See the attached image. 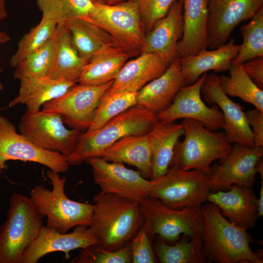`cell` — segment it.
I'll return each mask as SVG.
<instances>
[{"instance_id":"cell-37","label":"cell","mask_w":263,"mask_h":263,"mask_svg":"<svg viewBox=\"0 0 263 263\" xmlns=\"http://www.w3.org/2000/svg\"><path fill=\"white\" fill-rule=\"evenodd\" d=\"M55 35L43 46L27 56L17 65L13 75L14 78L20 80L27 78L47 76L54 56Z\"/></svg>"},{"instance_id":"cell-26","label":"cell","mask_w":263,"mask_h":263,"mask_svg":"<svg viewBox=\"0 0 263 263\" xmlns=\"http://www.w3.org/2000/svg\"><path fill=\"white\" fill-rule=\"evenodd\" d=\"M75 84L74 82L47 76L21 79L19 94L9 103L8 107L23 104L27 112H38L45 103L64 94Z\"/></svg>"},{"instance_id":"cell-39","label":"cell","mask_w":263,"mask_h":263,"mask_svg":"<svg viewBox=\"0 0 263 263\" xmlns=\"http://www.w3.org/2000/svg\"><path fill=\"white\" fill-rule=\"evenodd\" d=\"M136 5L145 31L148 32L165 17L176 0H131Z\"/></svg>"},{"instance_id":"cell-43","label":"cell","mask_w":263,"mask_h":263,"mask_svg":"<svg viewBox=\"0 0 263 263\" xmlns=\"http://www.w3.org/2000/svg\"><path fill=\"white\" fill-rule=\"evenodd\" d=\"M263 215V180H262V186L258 199V216L259 217Z\"/></svg>"},{"instance_id":"cell-12","label":"cell","mask_w":263,"mask_h":263,"mask_svg":"<svg viewBox=\"0 0 263 263\" xmlns=\"http://www.w3.org/2000/svg\"><path fill=\"white\" fill-rule=\"evenodd\" d=\"M263 147L234 144L230 151L211 166L207 184L210 192L228 190L233 185L252 188L256 166L263 158Z\"/></svg>"},{"instance_id":"cell-17","label":"cell","mask_w":263,"mask_h":263,"mask_svg":"<svg viewBox=\"0 0 263 263\" xmlns=\"http://www.w3.org/2000/svg\"><path fill=\"white\" fill-rule=\"evenodd\" d=\"M201 93L206 102L217 105L222 112L224 121L222 128L231 144L255 146L244 108L232 101L224 93L219 76L214 73L207 74L201 86Z\"/></svg>"},{"instance_id":"cell-20","label":"cell","mask_w":263,"mask_h":263,"mask_svg":"<svg viewBox=\"0 0 263 263\" xmlns=\"http://www.w3.org/2000/svg\"><path fill=\"white\" fill-rule=\"evenodd\" d=\"M170 62L157 53L143 52L135 58L125 63L107 92L137 93L162 75Z\"/></svg>"},{"instance_id":"cell-34","label":"cell","mask_w":263,"mask_h":263,"mask_svg":"<svg viewBox=\"0 0 263 263\" xmlns=\"http://www.w3.org/2000/svg\"><path fill=\"white\" fill-rule=\"evenodd\" d=\"M137 93L106 92L101 98L91 126L86 132L99 129L113 118L137 105Z\"/></svg>"},{"instance_id":"cell-22","label":"cell","mask_w":263,"mask_h":263,"mask_svg":"<svg viewBox=\"0 0 263 263\" xmlns=\"http://www.w3.org/2000/svg\"><path fill=\"white\" fill-rule=\"evenodd\" d=\"M183 5V34L177 44L181 58L207 49L208 0H179Z\"/></svg>"},{"instance_id":"cell-44","label":"cell","mask_w":263,"mask_h":263,"mask_svg":"<svg viewBox=\"0 0 263 263\" xmlns=\"http://www.w3.org/2000/svg\"><path fill=\"white\" fill-rule=\"evenodd\" d=\"M7 17L5 0H0V20H3Z\"/></svg>"},{"instance_id":"cell-25","label":"cell","mask_w":263,"mask_h":263,"mask_svg":"<svg viewBox=\"0 0 263 263\" xmlns=\"http://www.w3.org/2000/svg\"><path fill=\"white\" fill-rule=\"evenodd\" d=\"M99 157L108 162L133 166L144 178H151L152 156L148 134L123 137L104 150Z\"/></svg>"},{"instance_id":"cell-45","label":"cell","mask_w":263,"mask_h":263,"mask_svg":"<svg viewBox=\"0 0 263 263\" xmlns=\"http://www.w3.org/2000/svg\"><path fill=\"white\" fill-rule=\"evenodd\" d=\"M256 171L257 173H260L262 180H263V158H261L257 163L256 166Z\"/></svg>"},{"instance_id":"cell-23","label":"cell","mask_w":263,"mask_h":263,"mask_svg":"<svg viewBox=\"0 0 263 263\" xmlns=\"http://www.w3.org/2000/svg\"><path fill=\"white\" fill-rule=\"evenodd\" d=\"M178 56L160 76L151 80L137 92V104L157 114L168 108L178 92L186 85Z\"/></svg>"},{"instance_id":"cell-30","label":"cell","mask_w":263,"mask_h":263,"mask_svg":"<svg viewBox=\"0 0 263 263\" xmlns=\"http://www.w3.org/2000/svg\"><path fill=\"white\" fill-rule=\"evenodd\" d=\"M64 25L70 31L75 48L88 61L103 48L117 45L107 32L87 19H75Z\"/></svg>"},{"instance_id":"cell-35","label":"cell","mask_w":263,"mask_h":263,"mask_svg":"<svg viewBox=\"0 0 263 263\" xmlns=\"http://www.w3.org/2000/svg\"><path fill=\"white\" fill-rule=\"evenodd\" d=\"M57 24L51 20L41 18L39 22L20 39L15 53L10 60V65L15 68L27 56L43 46L56 34Z\"/></svg>"},{"instance_id":"cell-29","label":"cell","mask_w":263,"mask_h":263,"mask_svg":"<svg viewBox=\"0 0 263 263\" xmlns=\"http://www.w3.org/2000/svg\"><path fill=\"white\" fill-rule=\"evenodd\" d=\"M130 56L126 50L117 45L103 48L85 65L78 82L97 86L114 80Z\"/></svg>"},{"instance_id":"cell-24","label":"cell","mask_w":263,"mask_h":263,"mask_svg":"<svg viewBox=\"0 0 263 263\" xmlns=\"http://www.w3.org/2000/svg\"><path fill=\"white\" fill-rule=\"evenodd\" d=\"M240 46L232 38L216 49H205L196 55L180 57L181 74L186 85L194 83L207 71L219 73L229 70Z\"/></svg>"},{"instance_id":"cell-21","label":"cell","mask_w":263,"mask_h":263,"mask_svg":"<svg viewBox=\"0 0 263 263\" xmlns=\"http://www.w3.org/2000/svg\"><path fill=\"white\" fill-rule=\"evenodd\" d=\"M183 5L179 0L158 19L146 35L143 52L157 53L171 62L178 55L177 47L183 34Z\"/></svg>"},{"instance_id":"cell-16","label":"cell","mask_w":263,"mask_h":263,"mask_svg":"<svg viewBox=\"0 0 263 263\" xmlns=\"http://www.w3.org/2000/svg\"><path fill=\"white\" fill-rule=\"evenodd\" d=\"M263 7V0H208V47L225 44L238 24L251 19Z\"/></svg>"},{"instance_id":"cell-32","label":"cell","mask_w":263,"mask_h":263,"mask_svg":"<svg viewBox=\"0 0 263 263\" xmlns=\"http://www.w3.org/2000/svg\"><path fill=\"white\" fill-rule=\"evenodd\" d=\"M156 252L162 263H204L207 262L202 248L201 235L183 238L173 245L162 239L157 243Z\"/></svg>"},{"instance_id":"cell-33","label":"cell","mask_w":263,"mask_h":263,"mask_svg":"<svg viewBox=\"0 0 263 263\" xmlns=\"http://www.w3.org/2000/svg\"><path fill=\"white\" fill-rule=\"evenodd\" d=\"M42 18L65 25L77 19H87L93 6L92 0H37Z\"/></svg>"},{"instance_id":"cell-31","label":"cell","mask_w":263,"mask_h":263,"mask_svg":"<svg viewBox=\"0 0 263 263\" xmlns=\"http://www.w3.org/2000/svg\"><path fill=\"white\" fill-rule=\"evenodd\" d=\"M229 75H221V88L228 96L238 97L263 113V90L248 76L242 64H231Z\"/></svg>"},{"instance_id":"cell-27","label":"cell","mask_w":263,"mask_h":263,"mask_svg":"<svg viewBox=\"0 0 263 263\" xmlns=\"http://www.w3.org/2000/svg\"><path fill=\"white\" fill-rule=\"evenodd\" d=\"M182 123L158 120L148 133L152 156L150 180L164 175L169 168L176 143L184 135Z\"/></svg>"},{"instance_id":"cell-3","label":"cell","mask_w":263,"mask_h":263,"mask_svg":"<svg viewBox=\"0 0 263 263\" xmlns=\"http://www.w3.org/2000/svg\"><path fill=\"white\" fill-rule=\"evenodd\" d=\"M159 120L157 114L138 104L108 121L99 129L82 132L73 152L68 157L70 165H79L101 153L120 139L148 134Z\"/></svg>"},{"instance_id":"cell-4","label":"cell","mask_w":263,"mask_h":263,"mask_svg":"<svg viewBox=\"0 0 263 263\" xmlns=\"http://www.w3.org/2000/svg\"><path fill=\"white\" fill-rule=\"evenodd\" d=\"M181 123L185 128V138L176 143L169 167L197 170L209 176L211 164L224 158L231 150L232 144L224 132L210 131L197 120L186 118Z\"/></svg>"},{"instance_id":"cell-7","label":"cell","mask_w":263,"mask_h":263,"mask_svg":"<svg viewBox=\"0 0 263 263\" xmlns=\"http://www.w3.org/2000/svg\"><path fill=\"white\" fill-rule=\"evenodd\" d=\"M87 19L107 32L130 56L142 52L145 31L137 7L132 0L113 5L93 2Z\"/></svg>"},{"instance_id":"cell-19","label":"cell","mask_w":263,"mask_h":263,"mask_svg":"<svg viewBox=\"0 0 263 263\" xmlns=\"http://www.w3.org/2000/svg\"><path fill=\"white\" fill-rule=\"evenodd\" d=\"M207 202L217 206L225 218L239 227L253 228L259 218L258 198L247 186L233 185L227 190L210 192Z\"/></svg>"},{"instance_id":"cell-6","label":"cell","mask_w":263,"mask_h":263,"mask_svg":"<svg viewBox=\"0 0 263 263\" xmlns=\"http://www.w3.org/2000/svg\"><path fill=\"white\" fill-rule=\"evenodd\" d=\"M0 229V263H21L23 253L42 227V215L31 198L13 192Z\"/></svg>"},{"instance_id":"cell-2","label":"cell","mask_w":263,"mask_h":263,"mask_svg":"<svg viewBox=\"0 0 263 263\" xmlns=\"http://www.w3.org/2000/svg\"><path fill=\"white\" fill-rule=\"evenodd\" d=\"M93 200L92 221L89 227L97 239V246L113 251L129 243L143 225L140 203L101 191Z\"/></svg>"},{"instance_id":"cell-1","label":"cell","mask_w":263,"mask_h":263,"mask_svg":"<svg viewBox=\"0 0 263 263\" xmlns=\"http://www.w3.org/2000/svg\"><path fill=\"white\" fill-rule=\"evenodd\" d=\"M201 212L202 248L208 262L263 263L261 250L255 252L250 246L255 240L247 229L230 222L210 202L202 205Z\"/></svg>"},{"instance_id":"cell-11","label":"cell","mask_w":263,"mask_h":263,"mask_svg":"<svg viewBox=\"0 0 263 263\" xmlns=\"http://www.w3.org/2000/svg\"><path fill=\"white\" fill-rule=\"evenodd\" d=\"M113 81L97 86L76 84L64 94L45 103L40 111L57 113L64 124L86 132L92 123L101 97Z\"/></svg>"},{"instance_id":"cell-41","label":"cell","mask_w":263,"mask_h":263,"mask_svg":"<svg viewBox=\"0 0 263 263\" xmlns=\"http://www.w3.org/2000/svg\"><path fill=\"white\" fill-rule=\"evenodd\" d=\"M253 134L255 146L263 147V113L257 108L245 112Z\"/></svg>"},{"instance_id":"cell-48","label":"cell","mask_w":263,"mask_h":263,"mask_svg":"<svg viewBox=\"0 0 263 263\" xmlns=\"http://www.w3.org/2000/svg\"><path fill=\"white\" fill-rule=\"evenodd\" d=\"M3 85L0 83V90H1L3 89ZM1 109V108L0 107V110Z\"/></svg>"},{"instance_id":"cell-13","label":"cell","mask_w":263,"mask_h":263,"mask_svg":"<svg viewBox=\"0 0 263 263\" xmlns=\"http://www.w3.org/2000/svg\"><path fill=\"white\" fill-rule=\"evenodd\" d=\"M9 160L38 163L58 173L69 169L67 157L60 153L41 149L17 132L16 127L0 115V174L6 169Z\"/></svg>"},{"instance_id":"cell-38","label":"cell","mask_w":263,"mask_h":263,"mask_svg":"<svg viewBox=\"0 0 263 263\" xmlns=\"http://www.w3.org/2000/svg\"><path fill=\"white\" fill-rule=\"evenodd\" d=\"M78 255L72 260L75 263H129L132 262L130 243L121 248L109 251L94 245L80 249Z\"/></svg>"},{"instance_id":"cell-10","label":"cell","mask_w":263,"mask_h":263,"mask_svg":"<svg viewBox=\"0 0 263 263\" xmlns=\"http://www.w3.org/2000/svg\"><path fill=\"white\" fill-rule=\"evenodd\" d=\"M20 133L36 146L68 157L74 150L82 132L68 129L57 113L26 111L19 125Z\"/></svg>"},{"instance_id":"cell-42","label":"cell","mask_w":263,"mask_h":263,"mask_svg":"<svg viewBox=\"0 0 263 263\" xmlns=\"http://www.w3.org/2000/svg\"><path fill=\"white\" fill-rule=\"evenodd\" d=\"M244 70L260 89H263V57L248 59L242 64Z\"/></svg>"},{"instance_id":"cell-40","label":"cell","mask_w":263,"mask_h":263,"mask_svg":"<svg viewBox=\"0 0 263 263\" xmlns=\"http://www.w3.org/2000/svg\"><path fill=\"white\" fill-rule=\"evenodd\" d=\"M148 235L142 226L130 242L132 263H153L155 259Z\"/></svg>"},{"instance_id":"cell-5","label":"cell","mask_w":263,"mask_h":263,"mask_svg":"<svg viewBox=\"0 0 263 263\" xmlns=\"http://www.w3.org/2000/svg\"><path fill=\"white\" fill-rule=\"evenodd\" d=\"M46 175L50 180L52 189L42 185H37L30 191V198L38 211L47 217L46 226L62 233L78 225L89 226L92 221L94 206L69 199L65 192L67 178L51 169Z\"/></svg>"},{"instance_id":"cell-15","label":"cell","mask_w":263,"mask_h":263,"mask_svg":"<svg viewBox=\"0 0 263 263\" xmlns=\"http://www.w3.org/2000/svg\"><path fill=\"white\" fill-rule=\"evenodd\" d=\"M207 73L194 83L183 87L174 96L171 104L157 116L159 120L173 122L180 118L191 119L201 123L207 129L218 131L222 128L224 116L216 104L207 107L201 96V88Z\"/></svg>"},{"instance_id":"cell-36","label":"cell","mask_w":263,"mask_h":263,"mask_svg":"<svg viewBox=\"0 0 263 263\" xmlns=\"http://www.w3.org/2000/svg\"><path fill=\"white\" fill-rule=\"evenodd\" d=\"M243 42L231 64H242L255 57H263V7L248 23L241 27Z\"/></svg>"},{"instance_id":"cell-14","label":"cell","mask_w":263,"mask_h":263,"mask_svg":"<svg viewBox=\"0 0 263 263\" xmlns=\"http://www.w3.org/2000/svg\"><path fill=\"white\" fill-rule=\"evenodd\" d=\"M85 162L91 166L94 182L100 187V191L139 203L150 197V180L144 178L139 171L100 157L89 158Z\"/></svg>"},{"instance_id":"cell-9","label":"cell","mask_w":263,"mask_h":263,"mask_svg":"<svg viewBox=\"0 0 263 263\" xmlns=\"http://www.w3.org/2000/svg\"><path fill=\"white\" fill-rule=\"evenodd\" d=\"M143 226L149 236L159 235L164 241L176 242L181 235L192 237L201 235V207L175 209L157 199L148 197L140 202Z\"/></svg>"},{"instance_id":"cell-8","label":"cell","mask_w":263,"mask_h":263,"mask_svg":"<svg viewBox=\"0 0 263 263\" xmlns=\"http://www.w3.org/2000/svg\"><path fill=\"white\" fill-rule=\"evenodd\" d=\"M208 178L199 170L170 167L164 175L150 180V197L173 209L201 207L210 192Z\"/></svg>"},{"instance_id":"cell-47","label":"cell","mask_w":263,"mask_h":263,"mask_svg":"<svg viewBox=\"0 0 263 263\" xmlns=\"http://www.w3.org/2000/svg\"><path fill=\"white\" fill-rule=\"evenodd\" d=\"M94 2L99 3H107L108 0H92Z\"/></svg>"},{"instance_id":"cell-46","label":"cell","mask_w":263,"mask_h":263,"mask_svg":"<svg viewBox=\"0 0 263 263\" xmlns=\"http://www.w3.org/2000/svg\"><path fill=\"white\" fill-rule=\"evenodd\" d=\"M10 40V38L5 32H0V44H4Z\"/></svg>"},{"instance_id":"cell-28","label":"cell","mask_w":263,"mask_h":263,"mask_svg":"<svg viewBox=\"0 0 263 263\" xmlns=\"http://www.w3.org/2000/svg\"><path fill=\"white\" fill-rule=\"evenodd\" d=\"M52 63L47 76L76 83L88 60L82 57L72 44L69 30L58 24Z\"/></svg>"},{"instance_id":"cell-18","label":"cell","mask_w":263,"mask_h":263,"mask_svg":"<svg viewBox=\"0 0 263 263\" xmlns=\"http://www.w3.org/2000/svg\"><path fill=\"white\" fill-rule=\"evenodd\" d=\"M96 236L89 226L78 225L69 233H62L55 228L43 225L38 236L24 251L21 263H37L47 254L56 251L69 257L70 251L97 245Z\"/></svg>"}]
</instances>
